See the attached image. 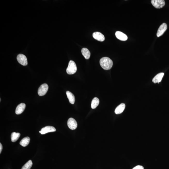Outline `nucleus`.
<instances>
[{
  "mask_svg": "<svg viewBox=\"0 0 169 169\" xmlns=\"http://www.w3.org/2000/svg\"><path fill=\"white\" fill-rule=\"evenodd\" d=\"M100 63L101 67L106 70L110 69L113 65L112 60L107 57L102 58L100 59Z\"/></svg>",
  "mask_w": 169,
  "mask_h": 169,
  "instance_id": "1",
  "label": "nucleus"
},
{
  "mask_svg": "<svg viewBox=\"0 0 169 169\" xmlns=\"http://www.w3.org/2000/svg\"><path fill=\"white\" fill-rule=\"evenodd\" d=\"M77 70V66L75 62L73 60H70L66 69L67 73L69 75L73 74L76 72Z\"/></svg>",
  "mask_w": 169,
  "mask_h": 169,
  "instance_id": "2",
  "label": "nucleus"
},
{
  "mask_svg": "<svg viewBox=\"0 0 169 169\" xmlns=\"http://www.w3.org/2000/svg\"><path fill=\"white\" fill-rule=\"evenodd\" d=\"M48 86L47 84H42L38 89V93L39 95L40 96L44 95L48 91Z\"/></svg>",
  "mask_w": 169,
  "mask_h": 169,
  "instance_id": "3",
  "label": "nucleus"
},
{
  "mask_svg": "<svg viewBox=\"0 0 169 169\" xmlns=\"http://www.w3.org/2000/svg\"><path fill=\"white\" fill-rule=\"evenodd\" d=\"M151 3L153 6L157 9L163 8L165 4L164 0H152Z\"/></svg>",
  "mask_w": 169,
  "mask_h": 169,
  "instance_id": "4",
  "label": "nucleus"
},
{
  "mask_svg": "<svg viewBox=\"0 0 169 169\" xmlns=\"http://www.w3.org/2000/svg\"><path fill=\"white\" fill-rule=\"evenodd\" d=\"M17 59L18 62L21 65L26 66L28 64L27 58L25 55L20 54L17 56Z\"/></svg>",
  "mask_w": 169,
  "mask_h": 169,
  "instance_id": "5",
  "label": "nucleus"
},
{
  "mask_svg": "<svg viewBox=\"0 0 169 169\" xmlns=\"http://www.w3.org/2000/svg\"><path fill=\"white\" fill-rule=\"evenodd\" d=\"M67 125L69 128L72 130H75L78 126V124L75 120L72 118H70L68 120Z\"/></svg>",
  "mask_w": 169,
  "mask_h": 169,
  "instance_id": "6",
  "label": "nucleus"
},
{
  "mask_svg": "<svg viewBox=\"0 0 169 169\" xmlns=\"http://www.w3.org/2000/svg\"><path fill=\"white\" fill-rule=\"evenodd\" d=\"M56 131V129L54 127L51 126H47L41 129V131H39V133L41 134H44L47 133L55 132Z\"/></svg>",
  "mask_w": 169,
  "mask_h": 169,
  "instance_id": "7",
  "label": "nucleus"
},
{
  "mask_svg": "<svg viewBox=\"0 0 169 169\" xmlns=\"http://www.w3.org/2000/svg\"><path fill=\"white\" fill-rule=\"evenodd\" d=\"M167 25L164 23L162 24L158 28L157 33V36L159 37L163 35L164 33L167 30Z\"/></svg>",
  "mask_w": 169,
  "mask_h": 169,
  "instance_id": "8",
  "label": "nucleus"
},
{
  "mask_svg": "<svg viewBox=\"0 0 169 169\" xmlns=\"http://www.w3.org/2000/svg\"><path fill=\"white\" fill-rule=\"evenodd\" d=\"M93 36L94 39L101 42L105 40L104 35L100 32H94L93 34Z\"/></svg>",
  "mask_w": 169,
  "mask_h": 169,
  "instance_id": "9",
  "label": "nucleus"
},
{
  "mask_svg": "<svg viewBox=\"0 0 169 169\" xmlns=\"http://www.w3.org/2000/svg\"><path fill=\"white\" fill-rule=\"evenodd\" d=\"M115 35L116 37L120 40L123 41H127L128 37L127 35L123 33L118 31L116 32Z\"/></svg>",
  "mask_w": 169,
  "mask_h": 169,
  "instance_id": "10",
  "label": "nucleus"
},
{
  "mask_svg": "<svg viewBox=\"0 0 169 169\" xmlns=\"http://www.w3.org/2000/svg\"><path fill=\"white\" fill-rule=\"evenodd\" d=\"M26 105L24 103H20L16 108V114L19 115L22 113L25 110Z\"/></svg>",
  "mask_w": 169,
  "mask_h": 169,
  "instance_id": "11",
  "label": "nucleus"
},
{
  "mask_svg": "<svg viewBox=\"0 0 169 169\" xmlns=\"http://www.w3.org/2000/svg\"><path fill=\"white\" fill-rule=\"evenodd\" d=\"M125 105L124 103H121L116 109L115 112L116 114H119L124 112L125 108Z\"/></svg>",
  "mask_w": 169,
  "mask_h": 169,
  "instance_id": "12",
  "label": "nucleus"
},
{
  "mask_svg": "<svg viewBox=\"0 0 169 169\" xmlns=\"http://www.w3.org/2000/svg\"><path fill=\"white\" fill-rule=\"evenodd\" d=\"M164 73H160L158 74L154 77L152 79V82L156 83H159L162 80L163 76H164Z\"/></svg>",
  "mask_w": 169,
  "mask_h": 169,
  "instance_id": "13",
  "label": "nucleus"
},
{
  "mask_svg": "<svg viewBox=\"0 0 169 169\" xmlns=\"http://www.w3.org/2000/svg\"><path fill=\"white\" fill-rule=\"evenodd\" d=\"M66 94L70 103L72 104H74L75 102V97L74 95L69 91L66 92Z\"/></svg>",
  "mask_w": 169,
  "mask_h": 169,
  "instance_id": "14",
  "label": "nucleus"
},
{
  "mask_svg": "<svg viewBox=\"0 0 169 169\" xmlns=\"http://www.w3.org/2000/svg\"><path fill=\"white\" fill-rule=\"evenodd\" d=\"M81 53L86 59H89L90 58L91 53L88 49L86 48H82L81 50Z\"/></svg>",
  "mask_w": 169,
  "mask_h": 169,
  "instance_id": "15",
  "label": "nucleus"
},
{
  "mask_svg": "<svg viewBox=\"0 0 169 169\" xmlns=\"http://www.w3.org/2000/svg\"><path fill=\"white\" fill-rule=\"evenodd\" d=\"M30 138L29 137H26L22 139L20 142V144L22 146L25 147L29 144L30 142Z\"/></svg>",
  "mask_w": 169,
  "mask_h": 169,
  "instance_id": "16",
  "label": "nucleus"
},
{
  "mask_svg": "<svg viewBox=\"0 0 169 169\" xmlns=\"http://www.w3.org/2000/svg\"><path fill=\"white\" fill-rule=\"evenodd\" d=\"M99 103V99L97 97H95L92 101L91 103V108L93 109H96L98 106Z\"/></svg>",
  "mask_w": 169,
  "mask_h": 169,
  "instance_id": "17",
  "label": "nucleus"
},
{
  "mask_svg": "<svg viewBox=\"0 0 169 169\" xmlns=\"http://www.w3.org/2000/svg\"><path fill=\"white\" fill-rule=\"evenodd\" d=\"M20 136V133L13 132L11 134V140L12 142H16L18 140Z\"/></svg>",
  "mask_w": 169,
  "mask_h": 169,
  "instance_id": "18",
  "label": "nucleus"
},
{
  "mask_svg": "<svg viewBox=\"0 0 169 169\" xmlns=\"http://www.w3.org/2000/svg\"><path fill=\"white\" fill-rule=\"evenodd\" d=\"M32 161L29 160L23 166L21 169H30L32 166Z\"/></svg>",
  "mask_w": 169,
  "mask_h": 169,
  "instance_id": "19",
  "label": "nucleus"
},
{
  "mask_svg": "<svg viewBox=\"0 0 169 169\" xmlns=\"http://www.w3.org/2000/svg\"><path fill=\"white\" fill-rule=\"evenodd\" d=\"M133 169H144V167L142 166L137 165L134 167Z\"/></svg>",
  "mask_w": 169,
  "mask_h": 169,
  "instance_id": "20",
  "label": "nucleus"
},
{
  "mask_svg": "<svg viewBox=\"0 0 169 169\" xmlns=\"http://www.w3.org/2000/svg\"><path fill=\"white\" fill-rule=\"evenodd\" d=\"M2 144H1V143H0V153H1V152H2Z\"/></svg>",
  "mask_w": 169,
  "mask_h": 169,
  "instance_id": "21",
  "label": "nucleus"
}]
</instances>
